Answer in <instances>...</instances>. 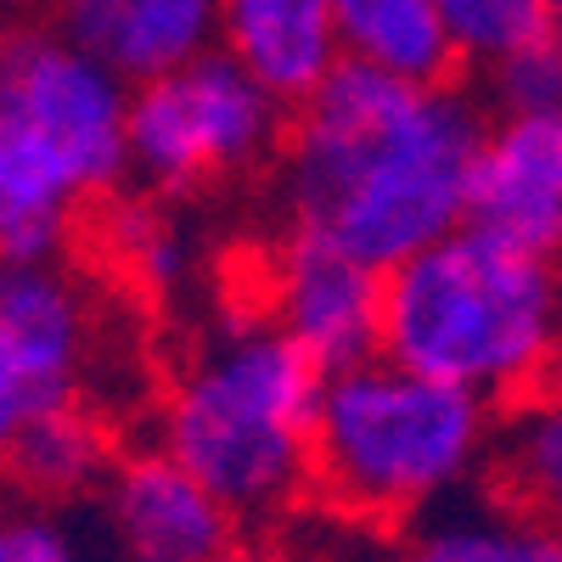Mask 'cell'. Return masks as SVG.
I'll return each instance as SVG.
<instances>
[{
    "label": "cell",
    "mask_w": 562,
    "mask_h": 562,
    "mask_svg": "<svg viewBox=\"0 0 562 562\" xmlns=\"http://www.w3.org/2000/svg\"><path fill=\"white\" fill-rule=\"evenodd\" d=\"M34 411H40V400H34L23 366H18V349H12L7 333H0V473H7V456H12L23 422H29Z\"/></svg>",
    "instance_id": "22"
},
{
    "label": "cell",
    "mask_w": 562,
    "mask_h": 562,
    "mask_svg": "<svg viewBox=\"0 0 562 562\" xmlns=\"http://www.w3.org/2000/svg\"><path fill=\"white\" fill-rule=\"evenodd\" d=\"M501 113H562V29L518 45L512 57L490 68Z\"/></svg>",
    "instance_id": "20"
},
{
    "label": "cell",
    "mask_w": 562,
    "mask_h": 562,
    "mask_svg": "<svg viewBox=\"0 0 562 562\" xmlns=\"http://www.w3.org/2000/svg\"><path fill=\"white\" fill-rule=\"evenodd\" d=\"M484 113L461 85H416L344 57L299 102L281 140V192L299 231L394 270L467 225Z\"/></svg>",
    "instance_id": "1"
},
{
    "label": "cell",
    "mask_w": 562,
    "mask_h": 562,
    "mask_svg": "<svg viewBox=\"0 0 562 562\" xmlns=\"http://www.w3.org/2000/svg\"><path fill=\"white\" fill-rule=\"evenodd\" d=\"M57 29L124 85L214 52L220 0H57Z\"/></svg>",
    "instance_id": "10"
},
{
    "label": "cell",
    "mask_w": 562,
    "mask_h": 562,
    "mask_svg": "<svg viewBox=\"0 0 562 562\" xmlns=\"http://www.w3.org/2000/svg\"><path fill=\"white\" fill-rule=\"evenodd\" d=\"M326 371L265 315L214 333L164 394L158 445L243 524L310 495V439Z\"/></svg>",
    "instance_id": "4"
},
{
    "label": "cell",
    "mask_w": 562,
    "mask_h": 562,
    "mask_svg": "<svg viewBox=\"0 0 562 562\" xmlns=\"http://www.w3.org/2000/svg\"><path fill=\"white\" fill-rule=\"evenodd\" d=\"M220 52L299 108L344 63L333 0H220Z\"/></svg>",
    "instance_id": "12"
},
{
    "label": "cell",
    "mask_w": 562,
    "mask_h": 562,
    "mask_svg": "<svg viewBox=\"0 0 562 562\" xmlns=\"http://www.w3.org/2000/svg\"><path fill=\"white\" fill-rule=\"evenodd\" d=\"M383 355L490 405L529 394L562 371L557 259L456 225L383 276Z\"/></svg>",
    "instance_id": "2"
},
{
    "label": "cell",
    "mask_w": 562,
    "mask_h": 562,
    "mask_svg": "<svg viewBox=\"0 0 562 562\" xmlns=\"http://www.w3.org/2000/svg\"><path fill=\"white\" fill-rule=\"evenodd\" d=\"M467 225L529 254L562 248V113H501L484 124Z\"/></svg>",
    "instance_id": "9"
},
{
    "label": "cell",
    "mask_w": 562,
    "mask_h": 562,
    "mask_svg": "<svg viewBox=\"0 0 562 562\" xmlns=\"http://www.w3.org/2000/svg\"><path fill=\"white\" fill-rule=\"evenodd\" d=\"M7 473L34 501H74V495H90L108 484L113 439L90 405H79V400L45 405L23 422V434L7 456Z\"/></svg>",
    "instance_id": "17"
},
{
    "label": "cell",
    "mask_w": 562,
    "mask_h": 562,
    "mask_svg": "<svg viewBox=\"0 0 562 562\" xmlns=\"http://www.w3.org/2000/svg\"><path fill=\"white\" fill-rule=\"evenodd\" d=\"M546 7H551V23L562 29V0H546Z\"/></svg>",
    "instance_id": "25"
},
{
    "label": "cell",
    "mask_w": 562,
    "mask_h": 562,
    "mask_svg": "<svg viewBox=\"0 0 562 562\" xmlns=\"http://www.w3.org/2000/svg\"><path fill=\"white\" fill-rule=\"evenodd\" d=\"M281 108L231 52H203L130 85V169L153 192H203L248 175L288 140Z\"/></svg>",
    "instance_id": "5"
},
{
    "label": "cell",
    "mask_w": 562,
    "mask_h": 562,
    "mask_svg": "<svg viewBox=\"0 0 562 562\" xmlns=\"http://www.w3.org/2000/svg\"><path fill=\"white\" fill-rule=\"evenodd\" d=\"M119 562H225L243 518L158 445L119 456L102 484Z\"/></svg>",
    "instance_id": "8"
},
{
    "label": "cell",
    "mask_w": 562,
    "mask_h": 562,
    "mask_svg": "<svg viewBox=\"0 0 562 562\" xmlns=\"http://www.w3.org/2000/svg\"><path fill=\"white\" fill-rule=\"evenodd\" d=\"M0 562H79L68 529L45 512H0Z\"/></svg>",
    "instance_id": "21"
},
{
    "label": "cell",
    "mask_w": 562,
    "mask_h": 562,
    "mask_svg": "<svg viewBox=\"0 0 562 562\" xmlns=\"http://www.w3.org/2000/svg\"><path fill=\"white\" fill-rule=\"evenodd\" d=\"M102 231H108L113 265L140 293H169L186 276V243L153 203H113L102 214Z\"/></svg>",
    "instance_id": "19"
},
{
    "label": "cell",
    "mask_w": 562,
    "mask_h": 562,
    "mask_svg": "<svg viewBox=\"0 0 562 562\" xmlns=\"http://www.w3.org/2000/svg\"><path fill=\"white\" fill-rule=\"evenodd\" d=\"M333 23L338 52L366 68L416 85H450L461 74L439 0H333Z\"/></svg>",
    "instance_id": "16"
},
{
    "label": "cell",
    "mask_w": 562,
    "mask_h": 562,
    "mask_svg": "<svg viewBox=\"0 0 562 562\" xmlns=\"http://www.w3.org/2000/svg\"><path fill=\"white\" fill-rule=\"evenodd\" d=\"M439 12H445L461 68H484V74L518 52V45L557 29L546 0H439Z\"/></svg>",
    "instance_id": "18"
},
{
    "label": "cell",
    "mask_w": 562,
    "mask_h": 562,
    "mask_svg": "<svg viewBox=\"0 0 562 562\" xmlns=\"http://www.w3.org/2000/svg\"><path fill=\"white\" fill-rule=\"evenodd\" d=\"M0 333L12 338L40 411L79 400L90 366V310L57 259L0 265Z\"/></svg>",
    "instance_id": "11"
},
{
    "label": "cell",
    "mask_w": 562,
    "mask_h": 562,
    "mask_svg": "<svg viewBox=\"0 0 562 562\" xmlns=\"http://www.w3.org/2000/svg\"><path fill=\"white\" fill-rule=\"evenodd\" d=\"M225 562H310V557H299L288 546H237Z\"/></svg>",
    "instance_id": "23"
},
{
    "label": "cell",
    "mask_w": 562,
    "mask_h": 562,
    "mask_svg": "<svg viewBox=\"0 0 562 562\" xmlns=\"http://www.w3.org/2000/svg\"><path fill=\"white\" fill-rule=\"evenodd\" d=\"M400 551L405 562H562V529L490 490L484 501L428 506Z\"/></svg>",
    "instance_id": "15"
},
{
    "label": "cell",
    "mask_w": 562,
    "mask_h": 562,
    "mask_svg": "<svg viewBox=\"0 0 562 562\" xmlns=\"http://www.w3.org/2000/svg\"><path fill=\"white\" fill-rule=\"evenodd\" d=\"M338 562H405V551H394V546H383V540H360V546H349Z\"/></svg>",
    "instance_id": "24"
},
{
    "label": "cell",
    "mask_w": 562,
    "mask_h": 562,
    "mask_svg": "<svg viewBox=\"0 0 562 562\" xmlns=\"http://www.w3.org/2000/svg\"><path fill=\"white\" fill-rule=\"evenodd\" d=\"M97 203L79 175L45 153L34 135L0 124V265L57 259L74 237L79 214Z\"/></svg>",
    "instance_id": "13"
},
{
    "label": "cell",
    "mask_w": 562,
    "mask_h": 562,
    "mask_svg": "<svg viewBox=\"0 0 562 562\" xmlns=\"http://www.w3.org/2000/svg\"><path fill=\"white\" fill-rule=\"evenodd\" d=\"M0 124L57 153L90 198H108L130 175V85L63 29L0 40Z\"/></svg>",
    "instance_id": "6"
},
{
    "label": "cell",
    "mask_w": 562,
    "mask_h": 562,
    "mask_svg": "<svg viewBox=\"0 0 562 562\" xmlns=\"http://www.w3.org/2000/svg\"><path fill=\"white\" fill-rule=\"evenodd\" d=\"M551 259H557V270H562V248H557V254H551Z\"/></svg>",
    "instance_id": "26"
},
{
    "label": "cell",
    "mask_w": 562,
    "mask_h": 562,
    "mask_svg": "<svg viewBox=\"0 0 562 562\" xmlns=\"http://www.w3.org/2000/svg\"><path fill=\"white\" fill-rule=\"evenodd\" d=\"M490 434L495 405L484 394L371 355L321 389L310 495L360 529L416 524L484 473Z\"/></svg>",
    "instance_id": "3"
},
{
    "label": "cell",
    "mask_w": 562,
    "mask_h": 562,
    "mask_svg": "<svg viewBox=\"0 0 562 562\" xmlns=\"http://www.w3.org/2000/svg\"><path fill=\"white\" fill-rule=\"evenodd\" d=\"M484 479L501 501L562 529V371L495 405Z\"/></svg>",
    "instance_id": "14"
},
{
    "label": "cell",
    "mask_w": 562,
    "mask_h": 562,
    "mask_svg": "<svg viewBox=\"0 0 562 562\" xmlns=\"http://www.w3.org/2000/svg\"><path fill=\"white\" fill-rule=\"evenodd\" d=\"M383 276L389 270L293 225L265 265V321L333 378L383 355Z\"/></svg>",
    "instance_id": "7"
}]
</instances>
